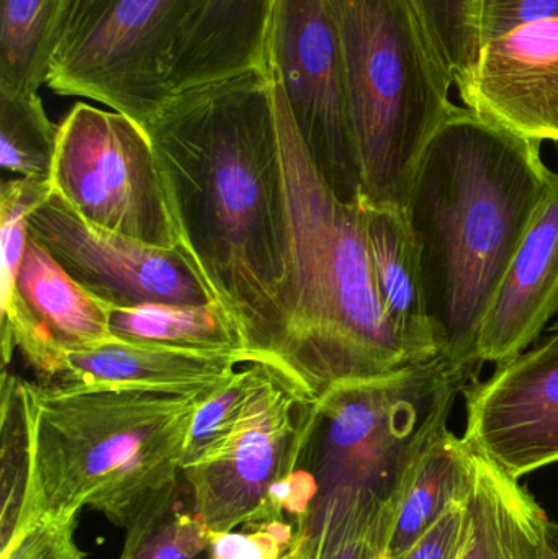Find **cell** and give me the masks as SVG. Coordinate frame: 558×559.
I'll list each match as a JSON object with an SVG mask.
<instances>
[{"instance_id": "cell-1", "label": "cell", "mask_w": 558, "mask_h": 559, "mask_svg": "<svg viewBox=\"0 0 558 559\" xmlns=\"http://www.w3.org/2000/svg\"><path fill=\"white\" fill-rule=\"evenodd\" d=\"M146 130L177 251L225 309L254 361L272 367L288 274L272 69L176 95Z\"/></svg>"}, {"instance_id": "cell-2", "label": "cell", "mask_w": 558, "mask_h": 559, "mask_svg": "<svg viewBox=\"0 0 558 559\" xmlns=\"http://www.w3.org/2000/svg\"><path fill=\"white\" fill-rule=\"evenodd\" d=\"M541 146L459 107L426 147L403 210L439 355L471 380L488 309L557 176Z\"/></svg>"}, {"instance_id": "cell-3", "label": "cell", "mask_w": 558, "mask_h": 559, "mask_svg": "<svg viewBox=\"0 0 558 559\" xmlns=\"http://www.w3.org/2000/svg\"><path fill=\"white\" fill-rule=\"evenodd\" d=\"M287 203L288 274L272 368L308 396L347 380L392 373L409 360L390 328L367 246L363 197L346 203L321 177L272 69Z\"/></svg>"}, {"instance_id": "cell-4", "label": "cell", "mask_w": 558, "mask_h": 559, "mask_svg": "<svg viewBox=\"0 0 558 559\" xmlns=\"http://www.w3.org/2000/svg\"><path fill=\"white\" fill-rule=\"evenodd\" d=\"M206 396L29 383L28 481L20 525L78 518L91 508L127 527L179 485L190 423Z\"/></svg>"}, {"instance_id": "cell-5", "label": "cell", "mask_w": 558, "mask_h": 559, "mask_svg": "<svg viewBox=\"0 0 558 559\" xmlns=\"http://www.w3.org/2000/svg\"><path fill=\"white\" fill-rule=\"evenodd\" d=\"M444 357L341 381L317 397L295 469V544L357 515L395 514L422 453L471 383Z\"/></svg>"}, {"instance_id": "cell-6", "label": "cell", "mask_w": 558, "mask_h": 559, "mask_svg": "<svg viewBox=\"0 0 558 559\" xmlns=\"http://www.w3.org/2000/svg\"><path fill=\"white\" fill-rule=\"evenodd\" d=\"M340 33L360 195L405 210L419 160L458 110L418 0H330Z\"/></svg>"}, {"instance_id": "cell-7", "label": "cell", "mask_w": 558, "mask_h": 559, "mask_svg": "<svg viewBox=\"0 0 558 559\" xmlns=\"http://www.w3.org/2000/svg\"><path fill=\"white\" fill-rule=\"evenodd\" d=\"M192 0H72L48 87L146 128L170 100L164 71Z\"/></svg>"}, {"instance_id": "cell-8", "label": "cell", "mask_w": 558, "mask_h": 559, "mask_svg": "<svg viewBox=\"0 0 558 559\" xmlns=\"http://www.w3.org/2000/svg\"><path fill=\"white\" fill-rule=\"evenodd\" d=\"M49 180L85 222L176 249L153 141L133 118L75 104L59 124Z\"/></svg>"}, {"instance_id": "cell-9", "label": "cell", "mask_w": 558, "mask_h": 559, "mask_svg": "<svg viewBox=\"0 0 558 559\" xmlns=\"http://www.w3.org/2000/svg\"><path fill=\"white\" fill-rule=\"evenodd\" d=\"M314 400L269 365L229 439L183 469L190 506L209 532L265 522L275 488L300 462Z\"/></svg>"}, {"instance_id": "cell-10", "label": "cell", "mask_w": 558, "mask_h": 559, "mask_svg": "<svg viewBox=\"0 0 558 559\" xmlns=\"http://www.w3.org/2000/svg\"><path fill=\"white\" fill-rule=\"evenodd\" d=\"M272 69L321 177L343 202H357L359 163L330 0H275Z\"/></svg>"}, {"instance_id": "cell-11", "label": "cell", "mask_w": 558, "mask_h": 559, "mask_svg": "<svg viewBox=\"0 0 558 559\" xmlns=\"http://www.w3.org/2000/svg\"><path fill=\"white\" fill-rule=\"evenodd\" d=\"M28 231L79 285L108 306L215 302L177 249L92 225L55 190L29 215Z\"/></svg>"}, {"instance_id": "cell-12", "label": "cell", "mask_w": 558, "mask_h": 559, "mask_svg": "<svg viewBox=\"0 0 558 559\" xmlns=\"http://www.w3.org/2000/svg\"><path fill=\"white\" fill-rule=\"evenodd\" d=\"M462 393L475 452L517 479L558 463V331Z\"/></svg>"}, {"instance_id": "cell-13", "label": "cell", "mask_w": 558, "mask_h": 559, "mask_svg": "<svg viewBox=\"0 0 558 559\" xmlns=\"http://www.w3.org/2000/svg\"><path fill=\"white\" fill-rule=\"evenodd\" d=\"M110 306L79 285L29 236L16 295L0 314L3 368L19 350L46 384L68 352L111 341Z\"/></svg>"}, {"instance_id": "cell-14", "label": "cell", "mask_w": 558, "mask_h": 559, "mask_svg": "<svg viewBox=\"0 0 558 559\" xmlns=\"http://www.w3.org/2000/svg\"><path fill=\"white\" fill-rule=\"evenodd\" d=\"M464 107L527 140L558 144V16L480 46L459 88Z\"/></svg>"}, {"instance_id": "cell-15", "label": "cell", "mask_w": 558, "mask_h": 559, "mask_svg": "<svg viewBox=\"0 0 558 559\" xmlns=\"http://www.w3.org/2000/svg\"><path fill=\"white\" fill-rule=\"evenodd\" d=\"M251 361L254 358L245 350H192L115 337L68 352L55 378L41 386L206 396Z\"/></svg>"}, {"instance_id": "cell-16", "label": "cell", "mask_w": 558, "mask_h": 559, "mask_svg": "<svg viewBox=\"0 0 558 559\" xmlns=\"http://www.w3.org/2000/svg\"><path fill=\"white\" fill-rule=\"evenodd\" d=\"M275 0H192L167 59L170 98L239 75L271 74Z\"/></svg>"}, {"instance_id": "cell-17", "label": "cell", "mask_w": 558, "mask_h": 559, "mask_svg": "<svg viewBox=\"0 0 558 559\" xmlns=\"http://www.w3.org/2000/svg\"><path fill=\"white\" fill-rule=\"evenodd\" d=\"M557 311L558 174L488 309L478 364L501 365L523 354Z\"/></svg>"}, {"instance_id": "cell-18", "label": "cell", "mask_w": 558, "mask_h": 559, "mask_svg": "<svg viewBox=\"0 0 558 559\" xmlns=\"http://www.w3.org/2000/svg\"><path fill=\"white\" fill-rule=\"evenodd\" d=\"M367 246L377 292L390 328L412 361L438 357L426 308L418 246L405 212L364 202Z\"/></svg>"}, {"instance_id": "cell-19", "label": "cell", "mask_w": 558, "mask_h": 559, "mask_svg": "<svg viewBox=\"0 0 558 559\" xmlns=\"http://www.w3.org/2000/svg\"><path fill=\"white\" fill-rule=\"evenodd\" d=\"M474 453L471 528L458 559H541L546 512L520 479Z\"/></svg>"}, {"instance_id": "cell-20", "label": "cell", "mask_w": 558, "mask_h": 559, "mask_svg": "<svg viewBox=\"0 0 558 559\" xmlns=\"http://www.w3.org/2000/svg\"><path fill=\"white\" fill-rule=\"evenodd\" d=\"M474 450L448 427L419 456L396 506L385 559L412 547L455 502L467 501L474 478Z\"/></svg>"}, {"instance_id": "cell-21", "label": "cell", "mask_w": 558, "mask_h": 559, "mask_svg": "<svg viewBox=\"0 0 558 559\" xmlns=\"http://www.w3.org/2000/svg\"><path fill=\"white\" fill-rule=\"evenodd\" d=\"M72 0H0V92L38 94Z\"/></svg>"}, {"instance_id": "cell-22", "label": "cell", "mask_w": 558, "mask_h": 559, "mask_svg": "<svg viewBox=\"0 0 558 559\" xmlns=\"http://www.w3.org/2000/svg\"><path fill=\"white\" fill-rule=\"evenodd\" d=\"M110 329L123 341L192 350L248 352L238 329L216 302L110 306Z\"/></svg>"}, {"instance_id": "cell-23", "label": "cell", "mask_w": 558, "mask_h": 559, "mask_svg": "<svg viewBox=\"0 0 558 559\" xmlns=\"http://www.w3.org/2000/svg\"><path fill=\"white\" fill-rule=\"evenodd\" d=\"M118 559H212L210 532L182 499V485L124 527Z\"/></svg>"}, {"instance_id": "cell-24", "label": "cell", "mask_w": 558, "mask_h": 559, "mask_svg": "<svg viewBox=\"0 0 558 559\" xmlns=\"http://www.w3.org/2000/svg\"><path fill=\"white\" fill-rule=\"evenodd\" d=\"M0 548H3L22 521L29 462V383L5 368L0 380Z\"/></svg>"}, {"instance_id": "cell-25", "label": "cell", "mask_w": 558, "mask_h": 559, "mask_svg": "<svg viewBox=\"0 0 558 559\" xmlns=\"http://www.w3.org/2000/svg\"><path fill=\"white\" fill-rule=\"evenodd\" d=\"M58 133L38 94L0 92V166L5 173L49 179Z\"/></svg>"}, {"instance_id": "cell-26", "label": "cell", "mask_w": 558, "mask_h": 559, "mask_svg": "<svg viewBox=\"0 0 558 559\" xmlns=\"http://www.w3.org/2000/svg\"><path fill=\"white\" fill-rule=\"evenodd\" d=\"M268 370L269 365L261 361L241 365L225 384L200 401L187 433L182 472L205 462L229 439Z\"/></svg>"}, {"instance_id": "cell-27", "label": "cell", "mask_w": 558, "mask_h": 559, "mask_svg": "<svg viewBox=\"0 0 558 559\" xmlns=\"http://www.w3.org/2000/svg\"><path fill=\"white\" fill-rule=\"evenodd\" d=\"M51 193V180L36 177H15L0 186V314L9 309L16 295L29 238V215Z\"/></svg>"}, {"instance_id": "cell-28", "label": "cell", "mask_w": 558, "mask_h": 559, "mask_svg": "<svg viewBox=\"0 0 558 559\" xmlns=\"http://www.w3.org/2000/svg\"><path fill=\"white\" fill-rule=\"evenodd\" d=\"M436 46L461 88L477 64L480 0H418Z\"/></svg>"}, {"instance_id": "cell-29", "label": "cell", "mask_w": 558, "mask_h": 559, "mask_svg": "<svg viewBox=\"0 0 558 559\" xmlns=\"http://www.w3.org/2000/svg\"><path fill=\"white\" fill-rule=\"evenodd\" d=\"M294 542L295 524L290 519L210 532L212 559H290Z\"/></svg>"}, {"instance_id": "cell-30", "label": "cell", "mask_w": 558, "mask_h": 559, "mask_svg": "<svg viewBox=\"0 0 558 559\" xmlns=\"http://www.w3.org/2000/svg\"><path fill=\"white\" fill-rule=\"evenodd\" d=\"M78 518H36L23 522L2 548V559H84L74 538Z\"/></svg>"}, {"instance_id": "cell-31", "label": "cell", "mask_w": 558, "mask_h": 559, "mask_svg": "<svg viewBox=\"0 0 558 559\" xmlns=\"http://www.w3.org/2000/svg\"><path fill=\"white\" fill-rule=\"evenodd\" d=\"M393 518L360 522L318 545L308 559H385Z\"/></svg>"}, {"instance_id": "cell-32", "label": "cell", "mask_w": 558, "mask_h": 559, "mask_svg": "<svg viewBox=\"0 0 558 559\" xmlns=\"http://www.w3.org/2000/svg\"><path fill=\"white\" fill-rule=\"evenodd\" d=\"M558 16V0H480L478 41L480 46L518 26Z\"/></svg>"}, {"instance_id": "cell-33", "label": "cell", "mask_w": 558, "mask_h": 559, "mask_svg": "<svg viewBox=\"0 0 558 559\" xmlns=\"http://www.w3.org/2000/svg\"><path fill=\"white\" fill-rule=\"evenodd\" d=\"M471 528L467 501L455 502L412 547L389 559H458Z\"/></svg>"}, {"instance_id": "cell-34", "label": "cell", "mask_w": 558, "mask_h": 559, "mask_svg": "<svg viewBox=\"0 0 558 559\" xmlns=\"http://www.w3.org/2000/svg\"><path fill=\"white\" fill-rule=\"evenodd\" d=\"M541 559H558V524L549 518L544 522Z\"/></svg>"}, {"instance_id": "cell-35", "label": "cell", "mask_w": 558, "mask_h": 559, "mask_svg": "<svg viewBox=\"0 0 558 559\" xmlns=\"http://www.w3.org/2000/svg\"><path fill=\"white\" fill-rule=\"evenodd\" d=\"M550 329H553V332L558 331V321H557V322H556V324H554V325H553V328H550Z\"/></svg>"}]
</instances>
